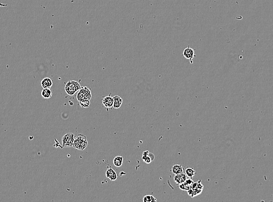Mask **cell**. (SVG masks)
<instances>
[{
	"instance_id": "obj_12",
	"label": "cell",
	"mask_w": 273,
	"mask_h": 202,
	"mask_svg": "<svg viewBox=\"0 0 273 202\" xmlns=\"http://www.w3.org/2000/svg\"><path fill=\"white\" fill-rule=\"evenodd\" d=\"M196 171L192 167H187L185 170V174L187 177L192 178L196 174Z\"/></svg>"
},
{
	"instance_id": "obj_6",
	"label": "cell",
	"mask_w": 273,
	"mask_h": 202,
	"mask_svg": "<svg viewBox=\"0 0 273 202\" xmlns=\"http://www.w3.org/2000/svg\"><path fill=\"white\" fill-rule=\"evenodd\" d=\"M114 103L113 97L111 96H108L104 97L102 100V104L107 108H111L113 107Z\"/></svg>"
},
{
	"instance_id": "obj_7",
	"label": "cell",
	"mask_w": 273,
	"mask_h": 202,
	"mask_svg": "<svg viewBox=\"0 0 273 202\" xmlns=\"http://www.w3.org/2000/svg\"><path fill=\"white\" fill-rule=\"evenodd\" d=\"M187 179V176L184 173L175 175V177L174 178V182L177 184L180 185L181 183H184Z\"/></svg>"
},
{
	"instance_id": "obj_11",
	"label": "cell",
	"mask_w": 273,
	"mask_h": 202,
	"mask_svg": "<svg viewBox=\"0 0 273 202\" xmlns=\"http://www.w3.org/2000/svg\"><path fill=\"white\" fill-rule=\"evenodd\" d=\"M123 161V157L121 156H116L113 160V163L116 167H120L122 165Z\"/></svg>"
},
{
	"instance_id": "obj_21",
	"label": "cell",
	"mask_w": 273,
	"mask_h": 202,
	"mask_svg": "<svg viewBox=\"0 0 273 202\" xmlns=\"http://www.w3.org/2000/svg\"><path fill=\"white\" fill-rule=\"evenodd\" d=\"M185 182L186 183H187L188 185H191V186H192V185L194 183V181H192V178H189V179H186V180L185 181Z\"/></svg>"
},
{
	"instance_id": "obj_3",
	"label": "cell",
	"mask_w": 273,
	"mask_h": 202,
	"mask_svg": "<svg viewBox=\"0 0 273 202\" xmlns=\"http://www.w3.org/2000/svg\"><path fill=\"white\" fill-rule=\"evenodd\" d=\"M75 136L72 133H67L62 138V146L64 147L73 146Z\"/></svg>"
},
{
	"instance_id": "obj_1",
	"label": "cell",
	"mask_w": 273,
	"mask_h": 202,
	"mask_svg": "<svg viewBox=\"0 0 273 202\" xmlns=\"http://www.w3.org/2000/svg\"><path fill=\"white\" fill-rule=\"evenodd\" d=\"M88 142L86 136L84 134L80 133L75 137L73 147L79 150H83L87 146Z\"/></svg>"
},
{
	"instance_id": "obj_22",
	"label": "cell",
	"mask_w": 273,
	"mask_h": 202,
	"mask_svg": "<svg viewBox=\"0 0 273 202\" xmlns=\"http://www.w3.org/2000/svg\"><path fill=\"white\" fill-rule=\"evenodd\" d=\"M148 156H149L150 157V158L151 159V160H152V161H153V160H154V159H155V156H154V155H153L152 153H149V154H148Z\"/></svg>"
},
{
	"instance_id": "obj_4",
	"label": "cell",
	"mask_w": 273,
	"mask_h": 202,
	"mask_svg": "<svg viewBox=\"0 0 273 202\" xmlns=\"http://www.w3.org/2000/svg\"><path fill=\"white\" fill-rule=\"evenodd\" d=\"M91 98V90L87 87L81 88L77 95V99L79 101L83 99L90 100Z\"/></svg>"
},
{
	"instance_id": "obj_13",
	"label": "cell",
	"mask_w": 273,
	"mask_h": 202,
	"mask_svg": "<svg viewBox=\"0 0 273 202\" xmlns=\"http://www.w3.org/2000/svg\"><path fill=\"white\" fill-rule=\"evenodd\" d=\"M41 96L44 98L48 99L53 96V93L49 89H44L41 92Z\"/></svg>"
},
{
	"instance_id": "obj_10",
	"label": "cell",
	"mask_w": 273,
	"mask_h": 202,
	"mask_svg": "<svg viewBox=\"0 0 273 202\" xmlns=\"http://www.w3.org/2000/svg\"><path fill=\"white\" fill-rule=\"evenodd\" d=\"M183 171H184V168L181 165L176 164V165H174L172 168V172L174 175L182 173Z\"/></svg>"
},
{
	"instance_id": "obj_18",
	"label": "cell",
	"mask_w": 273,
	"mask_h": 202,
	"mask_svg": "<svg viewBox=\"0 0 273 202\" xmlns=\"http://www.w3.org/2000/svg\"><path fill=\"white\" fill-rule=\"evenodd\" d=\"M117 178V174L116 173V172L114 171L113 173L111 175V176L109 177V179L111 181H113L116 180Z\"/></svg>"
},
{
	"instance_id": "obj_2",
	"label": "cell",
	"mask_w": 273,
	"mask_h": 202,
	"mask_svg": "<svg viewBox=\"0 0 273 202\" xmlns=\"http://www.w3.org/2000/svg\"><path fill=\"white\" fill-rule=\"evenodd\" d=\"M81 88V86L79 82L76 80H71L66 84L65 90L68 95L73 96Z\"/></svg>"
},
{
	"instance_id": "obj_8",
	"label": "cell",
	"mask_w": 273,
	"mask_h": 202,
	"mask_svg": "<svg viewBox=\"0 0 273 202\" xmlns=\"http://www.w3.org/2000/svg\"><path fill=\"white\" fill-rule=\"evenodd\" d=\"M53 80L49 78H44L41 81V85L43 88V89H50L51 86H53Z\"/></svg>"
},
{
	"instance_id": "obj_14",
	"label": "cell",
	"mask_w": 273,
	"mask_h": 202,
	"mask_svg": "<svg viewBox=\"0 0 273 202\" xmlns=\"http://www.w3.org/2000/svg\"><path fill=\"white\" fill-rule=\"evenodd\" d=\"M142 200L144 202H156L157 199L152 195H147L144 197Z\"/></svg>"
},
{
	"instance_id": "obj_16",
	"label": "cell",
	"mask_w": 273,
	"mask_h": 202,
	"mask_svg": "<svg viewBox=\"0 0 273 202\" xmlns=\"http://www.w3.org/2000/svg\"><path fill=\"white\" fill-rule=\"evenodd\" d=\"M178 187L180 189L182 190V191H188V190H190V189H191L192 188V186H191V185H188L187 183H186L185 182L182 183H181L180 185H178Z\"/></svg>"
},
{
	"instance_id": "obj_17",
	"label": "cell",
	"mask_w": 273,
	"mask_h": 202,
	"mask_svg": "<svg viewBox=\"0 0 273 202\" xmlns=\"http://www.w3.org/2000/svg\"><path fill=\"white\" fill-rule=\"evenodd\" d=\"M115 171L112 169V168H109V169H108L107 172H106V177L108 178H109V177L111 176V175Z\"/></svg>"
},
{
	"instance_id": "obj_5",
	"label": "cell",
	"mask_w": 273,
	"mask_h": 202,
	"mask_svg": "<svg viewBox=\"0 0 273 202\" xmlns=\"http://www.w3.org/2000/svg\"><path fill=\"white\" fill-rule=\"evenodd\" d=\"M183 56L187 60H189L191 61V63H192V60L196 56L195 55L194 49L191 47H187L184 49L183 53Z\"/></svg>"
},
{
	"instance_id": "obj_9",
	"label": "cell",
	"mask_w": 273,
	"mask_h": 202,
	"mask_svg": "<svg viewBox=\"0 0 273 202\" xmlns=\"http://www.w3.org/2000/svg\"><path fill=\"white\" fill-rule=\"evenodd\" d=\"M114 99V103H113V108L115 109H117L119 108L121 106L123 103V99L119 96H115L113 97Z\"/></svg>"
},
{
	"instance_id": "obj_20",
	"label": "cell",
	"mask_w": 273,
	"mask_h": 202,
	"mask_svg": "<svg viewBox=\"0 0 273 202\" xmlns=\"http://www.w3.org/2000/svg\"><path fill=\"white\" fill-rule=\"evenodd\" d=\"M144 162H145L146 164H150L152 161L151 160V159L150 158V157L149 156H148L144 160H143Z\"/></svg>"
},
{
	"instance_id": "obj_19",
	"label": "cell",
	"mask_w": 273,
	"mask_h": 202,
	"mask_svg": "<svg viewBox=\"0 0 273 202\" xmlns=\"http://www.w3.org/2000/svg\"><path fill=\"white\" fill-rule=\"evenodd\" d=\"M149 151L148 150H146V151H144L142 155V160H144L148 156V154H149Z\"/></svg>"
},
{
	"instance_id": "obj_15",
	"label": "cell",
	"mask_w": 273,
	"mask_h": 202,
	"mask_svg": "<svg viewBox=\"0 0 273 202\" xmlns=\"http://www.w3.org/2000/svg\"><path fill=\"white\" fill-rule=\"evenodd\" d=\"M79 104L83 108H87L89 107L90 104V100H87V99L81 100L79 101Z\"/></svg>"
}]
</instances>
